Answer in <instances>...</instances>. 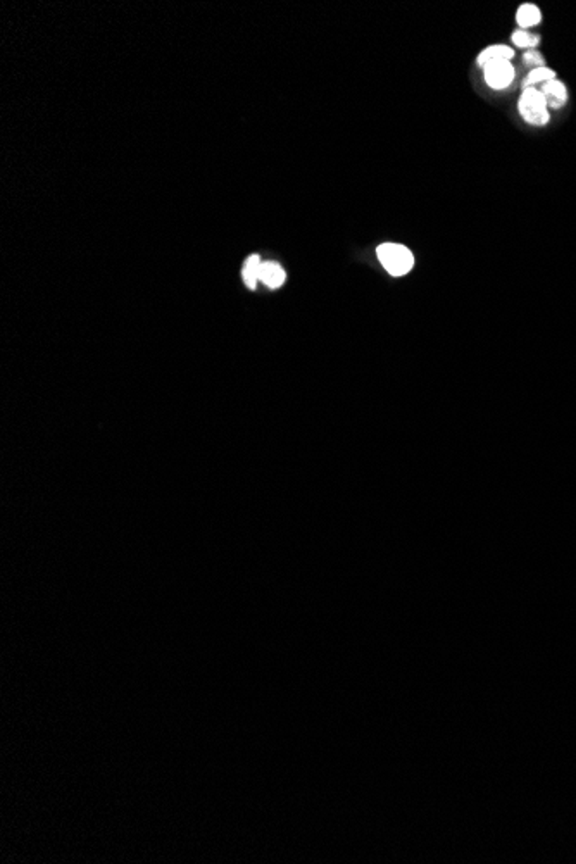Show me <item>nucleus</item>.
Listing matches in <instances>:
<instances>
[{
    "label": "nucleus",
    "mask_w": 576,
    "mask_h": 864,
    "mask_svg": "<svg viewBox=\"0 0 576 864\" xmlns=\"http://www.w3.org/2000/svg\"><path fill=\"white\" fill-rule=\"evenodd\" d=\"M518 110H520L521 117L528 125L545 126L551 121L547 102H545V97L537 87H526L523 90L520 102H518Z\"/></svg>",
    "instance_id": "1"
},
{
    "label": "nucleus",
    "mask_w": 576,
    "mask_h": 864,
    "mask_svg": "<svg viewBox=\"0 0 576 864\" xmlns=\"http://www.w3.org/2000/svg\"><path fill=\"white\" fill-rule=\"evenodd\" d=\"M380 262L392 277H404L414 266V255L400 243H383L376 250Z\"/></svg>",
    "instance_id": "2"
},
{
    "label": "nucleus",
    "mask_w": 576,
    "mask_h": 864,
    "mask_svg": "<svg viewBox=\"0 0 576 864\" xmlns=\"http://www.w3.org/2000/svg\"><path fill=\"white\" fill-rule=\"evenodd\" d=\"M485 71V82L490 89L504 90L514 82V66L511 61H492L483 66Z\"/></svg>",
    "instance_id": "3"
},
{
    "label": "nucleus",
    "mask_w": 576,
    "mask_h": 864,
    "mask_svg": "<svg viewBox=\"0 0 576 864\" xmlns=\"http://www.w3.org/2000/svg\"><path fill=\"white\" fill-rule=\"evenodd\" d=\"M540 91L545 97V102H547L549 109H561V107L566 104L568 90H566V85L561 83L559 80H552V82L544 83Z\"/></svg>",
    "instance_id": "4"
},
{
    "label": "nucleus",
    "mask_w": 576,
    "mask_h": 864,
    "mask_svg": "<svg viewBox=\"0 0 576 864\" xmlns=\"http://www.w3.org/2000/svg\"><path fill=\"white\" fill-rule=\"evenodd\" d=\"M540 21L542 13L535 4H523V6L518 7L516 23L520 25V30L533 28V26L540 25Z\"/></svg>",
    "instance_id": "5"
},
{
    "label": "nucleus",
    "mask_w": 576,
    "mask_h": 864,
    "mask_svg": "<svg viewBox=\"0 0 576 864\" xmlns=\"http://www.w3.org/2000/svg\"><path fill=\"white\" fill-rule=\"evenodd\" d=\"M514 57V51L511 47H507V45H490V47H487L485 51L478 56V59H476V63H478V66H485V64L492 63V61H511Z\"/></svg>",
    "instance_id": "6"
},
{
    "label": "nucleus",
    "mask_w": 576,
    "mask_h": 864,
    "mask_svg": "<svg viewBox=\"0 0 576 864\" xmlns=\"http://www.w3.org/2000/svg\"><path fill=\"white\" fill-rule=\"evenodd\" d=\"M261 281H264L269 288H278L285 281V271L278 262H262Z\"/></svg>",
    "instance_id": "7"
},
{
    "label": "nucleus",
    "mask_w": 576,
    "mask_h": 864,
    "mask_svg": "<svg viewBox=\"0 0 576 864\" xmlns=\"http://www.w3.org/2000/svg\"><path fill=\"white\" fill-rule=\"evenodd\" d=\"M261 269H262V261L259 255H250V258L245 261V265H243L242 277H243V281H245V285L249 286L250 290H254L255 286H257V281L261 280Z\"/></svg>",
    "instance_id": "8"
},
{
    "label": "nucleus",
    "mask_w": 576,
    "mask_h": 864,
    "mask_svg": "<svg viewBox=\"0 0 576 864\" xmlns=\"http://www.w3.org/2000/svg\"><path fill=\"white\" fill-rule=\"evenodd\" d=\"M511 40H513V44L516 45V47L526 49V51H535V47L540 42V37L533 35L528 30H516V32L513 33V37H511Z\"/></svg>",
    "instance_id": "9"
},
{
    "label": "nucleus",
    "mask_w": 576,
    "mask_h": 864,
    "mask_svg": "<svg viewBox=\"0 0 576 864\" xmlns=\"http://www.w3.org/2000/svg\"><path fill=\"white\" fill-rule=\"evenodd\" d=\"M552 80H556V71L554 70H551V68H547V66L537 68V70L530 71L528 78H526V82H525V89H526V87L544 85V83L552 82Z\"/></svg>",
    "instance_id": "10"
},
{
    "label": "nucleus",
    "mask_w": 576,
    "mask_h": 864,
    "mask_svg": "<svg viewBox=\"0 0 576 864\" xmlns=\"http://www.w3.org/2000/svg\"><path fill=\"white\" fill-rule=\"evenodd\" d=\"M523 61H525L526 66H530L532 70H537V68H544L545 66V59L544 56L537 51H526L525 56H523Z\"/></svg>",
    "instance_id": "11"
}]
</instances>
